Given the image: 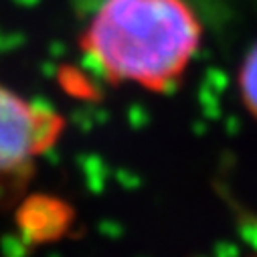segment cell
<instances>
[{
	"label": "cell",
	"mask_w": 257,
	"mask_h": 257,
	"mask_svg": "<svg viewBox=\"0 0 257 257\" xmlns=\"http://www.w3.org/2000/svg\"><path fill=\"white\" fill-rule=\"evenodd\" d=\"M201 41L203 25L188 0H99L79 51L107 83L162 93L182 79Z\"/></svg>",
	"instance_id": "1"
},
{
	"label": "cell",
	"mask_w": 257,
	"mask_h": 257,
	"mask_svg": "<svg viewBox=\"0 0 257 257\" xmlns=\"http://www.w3.org/2000/svg\"><path fill=\"white\" fill-rule=\"evenodd\" d=\"M61 132L57 111L0 83V180L29 172Z\"/></svg>",
	"instance_id": "2"
},
{
	"label": "cell",
	"mask_w": 257,
	"mask_h": 257,
	"mask_svg": "<svg viewBox=\"0 0 257 257\" xmlns=\"http://www.w3.org/2000/svg\"><path fill=\"white\" fill-rule=\"evenodd\" d=\"M239 93L247 111L257 119V43L249 49L239 67Z\"/></svg>",
	"instance_id": "3"
}]
</instances>
